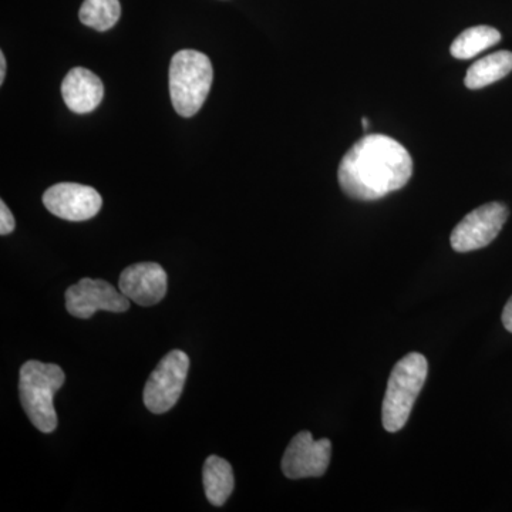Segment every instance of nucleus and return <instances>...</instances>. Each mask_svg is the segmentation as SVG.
<instances>
[{"label": "nucleus", "mask_w": 512, "mask_h": 512, "mask_svg": "<svg viewBox=\"0 0 512 512\" xmlns=\"http://www.w3.org/2000/svg\"><path fill=\"white\" fill-rule=\"evenodd\" d=\"M62 96L64 103L73 113H92L103 100V82L90 70L74 67L63 79Z\"/></svg>", "instance_id": "obj_11"}, {"label": "nucleus", "mask_w": 512, "mask_h": 512, "mask_svg": "<svg viewBox=\"0 0 512 512\" xmlns=\"http://www.w3.org/2000/svg\"><path fill=\"white\" fill-rule=\"evenodd\" d=\"M66 376L55 363L29 360L19 373V396L23 409L33 426L42 433H53L57 427L55 394L63 386Z\"/></svg>", "instance_id": "obj_2"}, {"label": "nucleus", "mask_w": 512, "mask_h": 512, "mask_svg": "<svg viewBox=\"0 0 512 512\" xmlns=\"http://www.w3.org/2000/svg\"><path fill=\"white\" fill-rule=\"evenodd\" d=\"M330 456H332L330 440H315L309 431H301L293 437L286 448L282 458V471L291 480L322 477L328 470Z\"/></svg>", "instance_id": "obj_8"}, {"label": "nucleus", "mask_w": 512, "mask_h": 512, "mask_svg": "<svg viewBox=\"0 0 512 512\" xmlns=\"http://www.w3.org/2000/svg\"><path fill=\"white\" fill-rule=\"evenodd\" d=\"M212 79L210 57L191 49L175 53L168 73L174 110L181 117L195 116L210 94Z\"/></svg>", "instance_id": "obj_3"}, {"label": "nucleus", "mask_w": 512, "mask_h": 512, "mask_svg": "<svg viewBox=\"0 0 512 512\" xmlns=\"http://www.w3.org/2000/svg\"><path fill=\"white\" fill-rule=\"evenodd\" d=\"M503 325L508 332L512 333V296L503 311Z\"/></svg>", "instance_id": "obj_17"}, {"label": "nucleus", "mask_w": 512, "mask_h": 512, "mask_svg": "<svg viewBox=\"0 0 512 512\" xmlns=\"http://www.w3.org/2000/svg\"><path fill=\"white\" fill-rule=\"evenodd\" d=\"M205 495L214 507H222L235 487L234 471L227 460L218 456L207 458L202 470Z\"/></svg>", "instance_id": "obj_12"}, {"label": "nucleus", "mask_w": 512, "mask_h": 512, "mask_svg": "<svg viewBox=\"0 0 512 512\" xmlns=\"http://www.w3.org/2000/svg\"><path fill=\"white\" fill-rule=\"evenodd\" d=\"M501 33L490 26H476L467 29L454 40L450 47L451 56L458 60L473 59L478 53L500 43Z\"/></svg>", "instance_id": "obj_14"}, {"label": "nucleus", "mask_w": 512, "mask_h": 512, "mask_svg": "<svg viewBox=\"0 0 512 512\" xmlns=\"http://www.w3.org/2000/svg\"><path fill=\"white\" fill-rule=\"evenodd\" d=\"M6 57L3 55V52L0 53V84H3L5 82L6 77Z\"/></svg>", "instance_id": "obj_18"}, {"label": "nucleus", "mask_w": 512, "mask_h": 512, "mask_svg": "<svg viewBox=\"0 0 512 512\" xmlns=\"http://www.w3.org/2000/svg\"><path fill=\"white\" fill-rule=\"evenodd\" d=\"M167 272L156 262H140L121 272L119 288L126 298L140 306H154L167 295Z\"/></svg>", "instance_id": "obj_10"}, {"label": "nucleus", "mask_w": 512, "mask_h": 512, "mask_svg": "<svg viewBox=\"0 0 512 512\" xmlns=\"http://www.w3.org/2000/svg\"><path fill=\"white\" fill-rule=\"evenodd\" d=\"M190 357L183 350H171L163 357L144 387V404L151 413L163 414L173 409L187 382Z\"/></svg>", "instance_id": "obj_5"}, {"label": "nucleus", "mask_w": 512, "mask_h": 512, "mask_svg": "<svg viewBox=\"0 0 512 512\" xmlns=\"http://www.w3.org/2000/svg\"><path fill=\"white\" fill-rule=\"evenodd\" d=\"M66 309L74 318L89 319L97 311L123 313L130 299L103 279L83 278L66 291Z\"/></svg>", "instance_id": "obj_7"}, {"label": "nucleus", "mask_w": 512, "mask_h": 512, "mask_svg": "<svg viewBox=\"0 0 512 512\" xmlns=\"http://www.w3.org/2000/svg\"><path fill=\"white\" fill-rule=\"evenodd\" d=\"M15 227V217L10 212L8 205L5 204V201L0 202V235L12 234Z\"/></svg>", "instance_id": "obj_16"}, {"label": "nucleus", "mask_w": 512, "mask_h": 512, "mask_svg": "<svg viewBox=\"0 0 512 512\" xmlns=\"http://www.w3.org/2000/svg\"><path fill=\"white\" fill-rule=\"evenodd\" d=\"M120 16V0H84L79 12L80 22L97 32L114 28Z\"/></svg>", "instance_id": "obj_15"}, {"label": "nucleus", "mask_w": 512, "mask_h": 512, "mask_svg": "<svg viewBox=\"0 0 512 512\" xmlns=\"http://www.w3.org/2000/svg\"><path fill=\"white\" fill-rule=\"evenodd\" d=\"M508 208L501 202H490L458 222L451 232V247L457 252L477 251L490 245L508 220Z\"/></svg>", "instance_id": "obj_6"}, {"label": "nucleus", "mask_w": 512, "mask_h": 512, "mask_svg": "<svg viewBox=\"0 0 512 512\" xmlns=\"http://www.w3.org/2000/svg\"><path fill=\"white\" fill-rule=\"evenodd\" d=\"M429 363L420 353H409L393 367L383 399L382 423L389 433L402 430L426 383Z\"/></svg>", "instance_id": "obj_4"}, {"label": "nucleus", "mask_w": 512, "mask_h": 512, "mask_svg": "<svg viewBox=\"0 0 512 512\" xmlns=\"http://www.w3.org/2000/svg\"><path fill=\"white\" fill-rule=\"evenodd\" d=\"M413 174V160L392 137L370 134L350 148L339 165L343 192L359 201H376L402 190Z\"/></svg>", "instance_id": "obj_1"}, {"label": "nucleus", "mask_w": 512, "mask_h": 512, "mask_svg": "<svg viewBox=\"0 0 512 512\" xmlns=\"http://www.w3.org/2000/svg\"><path fill=\"white\" fill-rule=\"evenodd\" d=\"M512 72V53L503 50V52L493 53L478 60L468 69L466 76V86L471 90L483 89L490 86L498 80L504 79Z\"/></svg>", "instance_id": "obj_13"}, {"label": "nucleus", "mask_w": 512, "mask_h": 512, "mask_svg": "<svg viewBox=\"0 0 512 512\" xmlns=\"http://www.w3.org/2000/svg\"><path fill=\"white\" fill-rule=\"evenodd\" d=\"M362 123H363V127H365V130H367V126H369V123H367V120L363 119Z\"/></svg>", "instance_id": "obj_19"}, {"label": "nucleus", "mask_w": 512, "mask_h": 512, "mask_svg": "<svg viewBox=\"0 0 512 512\" xmlns=\"http://www.w3.org/2000/svg\"><path fill=\"white\" fill-rule=\"evenodd\" d=\"M43 204L62 220L82 222L99 214L103 200L99 192L89 185L60 183L43 194Z\"/></svg>", "instance_id": "obj_9"}]
</instances>
